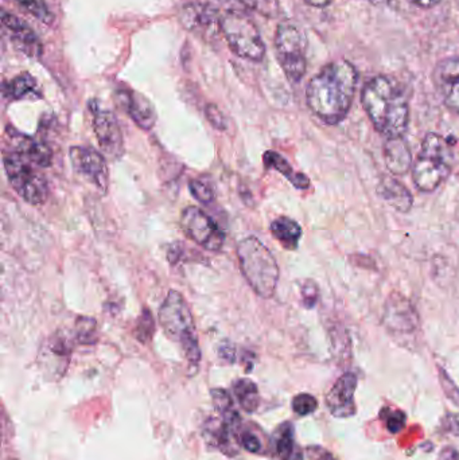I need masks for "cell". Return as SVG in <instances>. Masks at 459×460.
Returning <instances> with one entry per match:
<instances>
[{"label": "cell", "mask_w": 459, "mask_h": 460, "mask_svg": "<svg viewBox=\"0 0 459 460\" xmlns=\"http://www.w3.org/2000/svg\"><path fill=\"white\" fill-rule=\"evenodd\" d=\"M271 233L285 248L296 249L301 240L302 229L296 221L280 217L272 221Z\"/></svg>", "instance_id": "cell-23"}, {"label": "cell", "mask_w": 459, "mask_h": 460, "mask_svg": "<svg viewBox=\"0 0 459 460\" xmlns=\"http://www.w3.org/2000/svg\"><path fill=\"white\" fill-rule=\"evenodd\" d=\"M240 443H242L243 447L250 451V453L258 454L261 451L260 439H259L253 432H243L242 437H240Z\"/></svg>", "instance_id": "cell-36"}, {"label": "cell", "mask_w": 459, "mask_h": 460, "mask_svg": "<svg viewBox=\"0 0 459 460\" xmlns=\"http://www.w3.org/2000/svg\"><path fill=\"white\" fill-rule=\"evenodd\" d=\"M356 388H357V377L352 373H347L339 378L326 396V405H328L331 415L340 419H347L355 415Z\"/></svg>", "instance_id": "cell-15"}, {"label": "cell", "mask_w": 459, "mask_h": 460, "mask_svg": "<svg viewBox=\"0 0 459 460\" xmlns=\"http://www.w3.org/2000/svg\"><path fill=\"white\" fill-rule=\"evenodd\" d=\"M433 83L445 105L459 115V57L439 61L434 67Z\"/></svg>", "instance_id": "cell-12"}, {"label": "cell", "mask_w": 459, "mask_h": 460, "mask_svg": "<svg viewBox=\"0 0 459 460\" xmlns=\"http://www.w3.org/2000/svg\"><path fill=\"white\" fill-rule=\"evenodd\" d=\"M377 194L383 201L398 212L407 213L414 204L411 193L406 186L402 185L398 180L393 177H383L377 186Z\"/></svg>", "instance_id": "cell-20"}, {"label": "cell", "mask_w": 459, "mask_h": 460, "mask_svg": "<svg viewBox=\"0 0 459 460\" xmlns=\"http://www.w3.org/2000/svg\"><path fill=\"white\" fill-rule=\"evenodd\" d=\"M75 340L81 345H93L97 341V323L94 319L80 316L75 321Z\"/></svg>", "instance_id": "cell-29"}, {"label": "cell", "mask_w": 459, "mask_h": 460, "mask_svg": "<svg viewBox=\"0 0 459 460\" xmlns=\"http://www.w3.org/2000/svg\"><path fill=\"white\" fill-rule=\"evenodd\" d=\"M154 330H155V323H154L153 315L148 313V310L143 311L137 324V340L143 343L148 342L153 338Z\"/></svg>", "instance_id": "cell-32"}, {"label": "cell", "mask_w": 459, "mask_h": 460, "mask_svg": "<svg viewBox=\"0 0 459 460\" xmlns=\"http://www.w3.org/2000/svg\"><path fill=\"white\" fill-rule=\"evenodd\" d=\"M159 322L163 327L164 334L182 349L189 364L197 367L201 359L199 335L193 314L181 292L172 289L167 294L159 308Z\"/></svg>", "instance_id": "cell-3"}, {"label": "cell", "mask_w": 459, "mask_h": 460, "mask_svg": "<svg viewBox=\"0 0 459 460\" xmlns=\"http://www.w3.org/2000/svg\"><path fill=\"white\" fill-rule=\"evenodd\" d=\"M234 2L239 3L240 5L245 8H251L253 10V0H234Z\"/></svg>", "instance_id": "cell-42"}, {"label": "cell", "mask_w": 459, "mask_h": 460, "mask_svg": "<svg viewBox=\"0 0 459 460\" xmlns=\"http://www.w3.org/2000/svg\"><path fill=\"white\" fill-rule=\"evenodd\" d=\"M237 259L251 288L264 299L274 296L279 281V267L269 249L256 237L237 243Z\"/></svg>", "instance_id": "cell-4"}, {"label": "cell", "mask_w": 459, "mask_h": 460, "mask_svg": "<svg viewBox=\"0 0 459 460\" xmlns=\"http://www.w3.org/2000/svg\"><path fill=\"white\" fill-rule=\"evenodd\" d=\"M3 164L11 188L23 201L42 205L48 199V182L27 159L11 151L3 155Z\"/></svg>", "instance_id": "cell-8"}, {"label": "cell", "mask_w": 459, "mask_h": 460, "mask_svg": "<svg viewBox=\"0 0 459 460\" xmlns=\"http://www.w3.org/2000/svg\"><path fill=\"white\" fill-rule=\"evenodd\" d=\"M212 400L215 404L216 410L221 415V419L225 421L229 426L237 429L240 424V415L234 408V400H232L231 394L224 389H212Z\"/></svg>", "instance_id": "cell-26"}, {"label": "cell", "mask_w": 459, "mask_h": 460, "mask_svg": "<svg viewBox=\"0 0 459 460\" xmlns=\"http://www.w3.org/2000/svg\"><path fill=\"white\" fill-rule=\"evenodd\" d=\"M452 148L444 137L428 134L422 143V150L412 166V178L420 191L436 190L452 172Z\"/></svg>", "instance_id": "cell-5"}, {"label": "cell", "mask_w": 459, "mask_h": 460, "mask_svg": "<svg viewBox=\"0 0 459 460\" xmlns=\"http://www.w3.org/2000/svg\"><path fill=\"white\" fill-rule=\"evenodd\" d=\"M253 10L266 18H278L280 13L279 0H253Z\"/></svg>", "instance_id": "cell-34"}, {"label": "cell", "mask_w": 459, "mask_h": 460, "mask_svg": "<svg viewBox=\"0 0 459 460\" xmlns=\"http://www.w3.org/2000/svg\"><path fill=\"white\" fill-rule=\"evenodd\" d=\"M314 460H337V459L334 458V456H331V453H328V451L318 450V451H315Z\"/></svg>", "instance_id": "cell-41"}, {"label": "cell", "mask_w": 459, "mask_h": 460, "mask_svg": "<svg viewBox=\"0 0 459 460\" xmlns=\"http://www.w3.org/2000/svg\"><path fill=\"white\" fill-rule=\"evenodd\" d=\"M384 161L393 175H404L412 167V154L403 137L387 139L384 145Z\"/></svg>", "instance_id": "cell-21"}, {"label": "cell", "mask_w": 459, "mask_h": 460, "mask_svg": "<svg viewBox=\"0 0 459 460\" xmlns=\"http://www.w3.org/2000/svg\"><path fill=\"white\" fill-rule=\"evenodd\" d=\"M358 73L347 59H337L325 65L310 80L306 102L315 116L326 124L344 120L352 107L357 88Z\"/></svg>", "instance_id": "cell-1"}, {"label": "cell", "mask_w": 459, "mask_h": 460, "mask_svg": "<svg viewBox=\"0 0 459 460\" xmlns=\"http://www.w3.org/2000/svg\"><path fill=\"white\" fill-rule=\"evenodd\" d=\"M220 19L217 8L207 3H189L183 5L180 13L181 24L191 32H207L213 27H220Z\"/></svg>", "instance_id": "cell-17"}, {"label": "cell", "mask_w": 459, "mask_h": 460, "mask_svg": "<svg viewBox=\"0 0 459 460\" xmlns=\"http://www.w3.org/2000/svg\"><path fill=\"white\" fill-rule=\"evenodd\" d=\"M69 341L62 335H53L49 338L40 350V369L45 372L51 380H58L66 373L67 365L70 361Z\"/></svg>", "instance_id": "cell-13"}, {"label": "cell", "mask_w": 459, "mask_h": 460, "mask_svg": "<svg viewBox=\"0 0 459 460\" xmlns=\"http://www.w3.org/2000/svg\"><path fill=\"white\" fill-rule=\"evenodd\" d=\"M361 102L377 132L387 139L403 137L409 129L410 104L403 86L390 75H376L364 86Z\"/></svg>", "instance_id": "cell-2"}, {"label": "cell", "mask_w": 459, "mask_h": 460, "mask_svg": "<svg viewBox=\"0 0 459 460\" xmlns=\"http://www.w3.org/2000/svg\"><path fill=\"white\" fill-rule=\"evenodd\" d=\"M275 51L288 81L301 83L307 70V38L305 32L290 22H282L275 34Z\"/></svg>", "instance_id": "cell-7"}, {"label": "cell", "mask_w": 459, "mask_h": 460, "mask_svg": "<svg viewBox=\"0 0 459 460\" xmlns=\"http://www.w3.org/2000/svg\"><path fill=\"white\" fill-rule=\"evenodd\" d=\"M264 164H266L267 169H274L277 172H279L280 174L285 175L291 183H293L296 188L298 189H307L310 185V181L307 180L306 175L299 174V172H296L293 170V167L290 166L287 161L283 158L279 154L275 153V151H267L263 156Z\"/></svg>", "instance_id": "cell-22"}, {"label": "cell", "mask_w": 459, "mask_h": 460, "mask_svg": "<svg viewBox=\"0 0 459 460\" xmlns=\"http://www.w3.org/2000/svg\"><path fill=\"white\" fill-rule=\"evenodd\" d=\"M406 426V413L395 411L387 419V429L391 434H398Z\"/></svg>", "instance_id": "cell-37"}, {"label": "cell", "mask_w": 459, "mask_h": 460, "mask_svg": "<svg viewBox=\"0 0 459 460\" xmlns=\"http://www.w3.org/2000/svg\"><path fill=\"white\" fill-rule=\"evenodd\" d=\"M288 460H304V456H302L301 453H294Z\"/></svg>", "instance_id": "cell-43"}, {"label": "cell", "mask_w": 459, "mask_h": 460, "mask_svg": "<svg viewBox=\"0 0 459 460\" xmlns=\"http://www.w3.org/2000/svg\"><path fill=\"white\" fill-rule=\"evenodd\" d=\"M3 93L13 100L26 99L29 96L40 97L37 88V81L29 73H22V75H16L15 78L5 83L3 85Z\"/></svg>", "instance_id": "cell-25"}, {"label": "cell", "mask_w": 459, "mask_h": 460, "mask_svg": "<svg viewBox=\"0 0 459 460\" xmlns=\"http://www.w3.org/2000/svg\"><path fill=\"white\" fill-rule=\"evenodd\" d=\"M22 7L26 8L32 16L45 24H51L54 21L53 13H51L45 0H15Z\"/></svg>", "instance_id": "cell-30"}, {"label": "cell", "mask_w": 459, "mask_h": 460, "mask_svg": "<svg viewBox=\"0 0 459 460\" xmlns=\"http://www.w3.org/2000/svg\"><path fill=\"white\" fill-rule=\"evenodd\" d=\"M205 116H207V121H209L216 129H218V131H225V116L223 115V112H221L216 105L207 104V108H205Z\"/></svg>", "instance_id": "cell-35"}, {"label": "cell", "mask_w": 459, "mask_h": 460, "mask_svg": "<svg viewBox=\"0 0 459 460\" xmlns=\"http://www.w3.org/2000/svg\"><path fill=\"white\" fill-rule=\"evenodd\" d=\"M89 111L100 148L107 158L118 161L124 154V139L115 113L102 108L97 100L89 102Z\"/></svg>", "instance_id": "cell-9"}, {"label": "cell", "mask_w": 459, "mask_h": 460, "mask_svg": "<svg viewBox=\"0 0 459 460\" xmlns=\"http://www.w3.org/2000/svg\"><path fill=\"white\" fill-rule=\"evenodd\" d=\"M220 31L229 49L240 58L260 62L266 56V45L252 19L243 11L229 10L220 19Z\"/></svg>", "instance_id": "cell-6"}, {"label": "cell", "mask_w": 459, "mask_h": 460, "mask_svg": "<svg viewBox=\"0 0 459 460\" xmlns=\"http://www.w3.org/2000/svg\"><path fill=\"white\" fill-rule=\"evenodd\" d=\"M383 322L393 332H412L419 324V316L407 297L393 294L385 303Z\"/></svg>", "instance_id": "cell-14"}, {"label": "cell", "mask_w": 459, "mask_h": 460, "mask_svg": "<svg viewBox=\"0 0 459 460\" xmlns=\"http://www.w3.org/2000/svg\"><path fill=\"white\" fill-rule=\"evenodd\" d=\"M305 2L312 7L323 8L328 7L333 0H305Z\"/></svg>", "instance_id": "cell-40"}, {"label": "cell", "mask_w": 459, "mask_h": 460, "mask_svg": "<svg viewBox=\"0 0 459 460\" xmlns=\"http://www.w3.org/2000/svg\"><path fill=\"white\" fill-rule=\"evenodd\" d=\"M10 143L13 146V153L19 154L30 164L38 167H49L53 162V153L51 148L42 140L34 139L27 135L13 132L8 134Z\"/></svg>", "instance_id": "cell-18"}, {"label": "cell", "mask_w": 459, "mask_h": 460, "mask_svg": "<svg viewBox=\"0 0 459 460\" xmlns=\"http://www.w3.org/2000/svg\"><path fill=\"white\" fill-rule=\"evenodd\" d=\"M181 228L194 243L209 252H218L224 246L225 235L217 224L196 207L188 208L181 215Z\"/></svg>", "instance_id": "cell-10"}, {"label": "cell", "mask_w": 459, "mask_h": 460, "mask_svg": "<svg viewBox=\"0 0 459 460\" xmlns=\"http://www.w3.org/2000/svg\"><path fill=\"white\" fill-rule=\"evenodd\" d=\"M2 23L10 31L13 43L23 53L29 54V56H40V51H42V45H40L34 30L29 24L24 23L23 21L16 18L13 13H5L4 10L2 11Z\"/></svg>", "instance_id": "cell-19"}, {"label": "cell", "mask_w": 459, "mask_h": 460, "mask_svg": "<svg viewBox=\"0 0 459 460\" xmlns=\"http://www.w3.org/2000/svg\"><path fill=\"white\" fill-rule=\"evenodd\" d=\"M236 429L226 424L223 419H216L207 426V432L210 439L215 443L216 447L220 448L223 453L232 456V451H236L234 446V431Z\"/></svg>", "instance_id": "cell-24"}, {"label": "cell", "mask_w": 459, "mask_h": 460, "mask_svg": "<svg viewBox=\"0 0 459 460\" xmlns=\"http://www.w3.org/2000/svg\"><path fill=\"white\" fill-rule=\"evenodd\" d=\"M275 451L282 460H288L294 454V429L290 423L279 427L274 437Z\"/></svg>", "instance_id": "cell-28"}, {"label": "cell", "mask_w": 459, "mask_h": 460, "mask_svg": "<svg viewBox=\"0 0 459 460\" xmlns=\"http://www.w3.org/2000/svg\"><path fill=\"white\" fill-rule=\"evenodd\" d=\"M234 391L240 407L247 412H255L259 407V389L256 384L250 378H240L234 383Z\"/></svg>", "instance_id": "cell-27"}, {"label": "cell", "mask_w": 459, "mask_h": 460, "mask_svg": "<svg viewBox=\"0 0 459 460\" xmlns=\"http://www.w3.org/2000/svg\"><path fill=\"white\" fill-rule=\"evenodd\" d=\"M412 4L417 5V7L420 8H433L436 5H438L442 0H409Z\"/></svg>", "instance_id": "cell-39"}, {"label": "cell", "mask_w": 459, "mask_h": 460, "mask_svg": "<svg viewBox=\"0 0 459 460\" xmlns=\"http://www.w3.org/2000/svg\"><path fill=\"white\" fill-rule=\"evenodd\" d=\"M118 94L129 118L135 121L137 127L145 131L154 128L156 123V111L147 97L143 96L139 92L132 91V89L119 91Z\"/></svg>", "instance_id": "cell-16"}, {"label": "cell", "mask_w": 459, "mask_h": 460, "mask_svg": "<svg viewBox=\"0 0 459 460\" xmlns=\"http://www.w3.org/2000/svg\"><path fill=\"white\" fill-rule=\"evenodd\" d=\"M189 190H190L191 196L201 202V204H210L215 199V191L207 185L205 181L193 180L189 182Z\"/></svg>", "instance_id": "cell-31"}, {"label": "cell", "mask_w": 459, "mask_h": 460, "mask_svg": "<svg viewBox=\"0 0 459 460\" xmlns=\"http://www.w3.org/2000/svg\"><path fill=\"white\" fill-rule=\"evenodd\" d=\"M438 460H459V453L455 448L445 447L439 454Z\"/></svg>", "instance_id": "cell-38"}, {"label": "cell", "mask_w": 459, "mask_h": 460, "mask_svg": "<svg viewBox=\"0 0 459 460\" xmlns=\"http://www.w3.org/2000/svg\"><path fill=\"white\" fill-rule=\"evenodd\" d=\"M318 408V402L315 400V397H313L312 394H298V396L294 397L293 400V410L296 415L299 416H306L310 415V413L314 412Z\"/></svg>", "instance_id": "cell-33"}, {"label": "cell", "mask_w": 459, "mask_h": 460, "mask_svg": "<svg viewBox=\"0 0 459 460\" xmlns=\"http://www.w3.org/2000/svg\"><path fill=\"white\" fill-rule=\"evenodd\" d=\"M70 161L78 174L84 175L89 182L93 183L97 190L107 193L110 186V172L104 155L92 147L75 146L70 148Z\"/></svg>", "instance_id": "cell-11"}]
</instances>
